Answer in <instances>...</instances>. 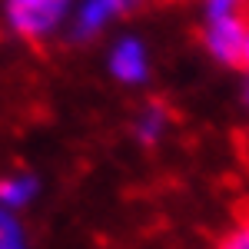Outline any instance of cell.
Instances as JSON below:
<instances>
[{"label": "cell", "mask_w": 249, "mask_h": 249, "mask_svg": "<svg viewBox=\"0 0 249 249\" xmlns=\"http://www.w3.org/2000/svg\"><path fill=\"white\" fill-rule=\"evenodd\" d=\"M40 196V176L37 173H7L0 176V206L10 213H20L23 206H30Z\"/></svg>", "instance_id": "6"}, {"label": "cell", "mask_w": 249, "mask_h": 249, "mask_svg": "<svg viewBox=\"0 0 249 249\" xmlns=\"http://www.w3.org/2000/svg\"><path fill=\"white\" fill-rule=\"evenodd\" d=\"M249 14V0H203V20H223Z\"/></svg>", "instance_id": "8"}, {"label": "cell", "mask_w": 249, "mask_h": 249, "mask_svg": "<svg viewBox=\"0 0 249 249\" xmlns=\"http://www.w3.org/2000/svg\"><path fill=\"white\" fill-rule=\"evenodd\" d=\"M170 123H173V116L166 110V103L150 100V103H143L136 110L130 133H133V140L140 146H156V143H163V136L170 133Z\"/></svg>", "instance_id": "5"}, {"label": "cell", "mask_w": 249, "mask_h": 249, "mask_svg": "<svg viewBox=\"0 0 249 249\" xmlns=\"http://www.w3.org/2000/svg\"><path fill=\"white\" fill-rule=\"evenodd\" d=\"M77 0H3V27L23 43H43L70 23Z\"/></svg>", "instance_id": "1"}, {"label": "cell", "mask_w": 249, "mask_h": 249, "mask_svg": "<svg viewBox=\"0 0 249 249\" xmlns=\"http://www.w3.org/2000/svg\"><path fill=\"white\" fill-rule=\"evenodd\" d=\"M216 249H249V219L236 223V226L219 239V246H216Z\"/></svg>", "instance_id": "9"}, {"label": "cell", "mask_w": 249, "mask_h": 249, "mask_svg": "<svg viewBox=\"0 0 249 249\" xmlns=\"http://www.w3.org/2000/svg\"><path fill=\"white\" fill-rule=\"evenodd\" d=\"M0 249H30V239H27L20 216L3 210V206H0Z\"/></svg>", "instance_id": "7"}, {"label": "cell", "mask_w": 249, "mask_h": 249, "mask_svg": "<svg viewBox=\"0 0 249 249\" xmlns=\"http://www.w3.org/2000/svg\"><path fill=\"white\" fill-rule=\"evenodd\" d=\"M136 7H140V0H77L73 14H70V23H67L70 40L90 43L100 34H107L116 20L130 17Z\"/></svg>", "instance_id": "2"}, {"label": "cell", "mask_w": 249, "mask_h": 249, "mask_svg": "<svg viewBox=\"0 0 249 249\" xmlns=\"http://www.w3.org/2000/svg\"><path fill=\"white\" fill-rule=\"evenodd\" d=\"M246 37H249V14L203 23V50L223 67H239L243 63Z\"/></svg>", "instance_id": "3"}, {"label": "cell", "mask_w": 249, "mask_h": 249, "mask_svg": "<svg viewBox=\"0 0 249 249\" xmlns=\"http://www.w3.org/2000/svg\"><path fill=\"white\" fill-rule=\"evenodd\" d=\"M239 67H246V107H249V37H246V50H243V63Z\"/></svg>", "instance_id": "10"}, {"label": "cell", "mask_w": 249, "mask_h": 249, "mask_svg": "<svg viewBox=\"0 0 249 249\" xmlns=\"http://www.w3.org/2000/svg\"><path fill=\"white\" fill-rule=\"evenodd\" d=\"M107 70L120 87H143L150 80V70H153L150 47L133 34L116 37L110 43V53H107Z\"/></svg>", "instance_id": "4"}]
</instances>
